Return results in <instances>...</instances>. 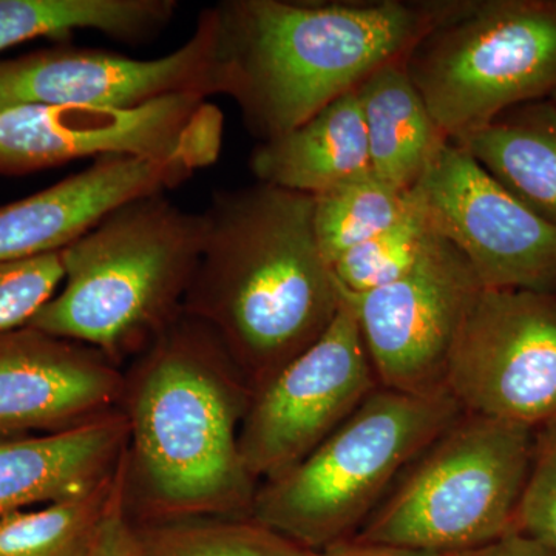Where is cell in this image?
I'll return each mask as SVG.
<instances>
[{
    "label": "cell",
    "mask_w": 556,
    "mask_h": 556,
    "mask_svg": "<svg viewBox=\"0 0 556 556\" xmlns=\"http://www.w3.org/2000/svg\"><path fill=\"white\" fill-rule=\"evenodd\" d=\"M481 289L470 263L441 237L401 280L367 294L342 292L379 386L417 396L448 393L450 357Z\"/></svg>",
    "instance_id": "obj_13"
},
{
    "label": "cell",
    "mask_w": 556,
    "mask_h": 556,
    "mask_svg": "<svg viewBox=\"0 0 556 556\" xmlns=\"http://www.w3.org/2000/svg\"><path fill=\"white\" fill-rule=\"evenodd\" d=\"M249 167L258 182L313 197L371 177L356 90L288 134L258 142Z\"/></svg>",
    "instance_id": "obj_17"
},
{
    "label": "cell",
    "mask_w": 556,
    "mask_h": 556,
    "mask_svg": "<svg viewBox=\"0 0 556 556\" xmlns=\"http://www.w3.org/2000/svg\"><path fill=\"white\" fill-rule=\"evenodd\" d=\"M533 448L530 428L464 412L353 540L460 555L515 532Z\"/></svg>",
    "instance_id": "obj_6"
},
{
    "label": "cell",
    "mask_w": 556,
    "mask_h": 556,
    "mask_svg": "<svg viewBox=\"0 0 556 556\" xmlns=\"http://www.w3.org/2000/svg\"><path fill=\"white\" fill-rule=\"evenodd\" d=\"M126 372L93 348L25 327L0 332V437L60 433L121 408Z\"/></svg>",
    "instance_id": "obj_14"
},
{
    "label": "cell",
    "mask_w": 556,
    "mask_h": 556,
    "mask_svg": "<svg viewBox=\"0 0 556 556\" xmlns=\"http://www.w3.org/2000/svg\"><path fill=\"white\" fill-rule=\"evenodd\" d=\"M212 7L179 49L156 60L51 47L0 61V112L24 105L129 110L172 97L225 94Z\"/></svg>",
    "instance_id": "obj_11"
},
{
    "label": "cell",
    "mask_w": 556,
    "mask_h": 556,
    "mask_svg": "<svg viewBox=\"0 0 556 556\" xmlns=\"http://www.w3.org/2000/svg\"><path fill=\"white\" fill-rule=\"evenodd\" d=\"M463 413L448 393L379 387L305 459L260 482L251 518L314 552L350 540Z\"/></svg>",
    "instance_id": "obj_5"
},
{
    "label": "cell",
    "mask_w": 556,
    "mask_h": 556,
    "mask_svg": "<svg viewBox=\"0 0 556 556\" xmlns=\"http://www.w3.org/2000/svg\"><path fill=\"white\" fill-rule=\"evenodd\" d=\"M439 239L417 204L407 218L342 255L331 266L332 274L343 294H367L408 276Z\"/></svg>",
    "instance_id": "obj_24"
},
{
    "label": "cell",
    "mask_w": 556,
    "mask_h": 556,
    "mask_svg": "<svg viewBox=\"0 0 556 556\" xmlns=\"http://www.w3.org/2000/svg\"><path fill=\"white\" fill-rule=\"evenodd\" d=\"M124 490L126 475L110 501L108 514L89 556H138L137 529L127 514Z\"/></svg>",
    "instance_id": "obj_27"
},
{
    "label": "cell",
    "mask_w": 556,
    "mask_h": 556,
    "mask_svg": "<svg viewBox=\"0 0 556 556\" xmlns=\"http://www.w3.org/2000/svg\"><path fill=\"white\" fill-rule=\"evenodd\" d=\"M552 101H554V104L556 105V97L552 98Z\"/></svg>",
    "instance_id": "obj_30"
},
{
    "label": "cell",
    "mask_w": 556,
    "mask_h": 556,
    "mask_svg": "<svg viewBox=\"0 0 556 556\" xmlns=\"http://www.w3.org/2000/svg\"><path fill=\"white\" fill-rule=\"evenodd\" d=\"M124 475L126 455L89 492L0 518V556H89Z\"/></svg>",
    "instance_id": "obj_21"
},
{
    "label": "cell",
    "mask_w": 556,
    "mask_h": 556,
    "mask_svg": "<svg viewBox=\"0 0 556 556\" xmlns=\"http://www.w3.org/2000/svg\"><path fill=\"white\" fill-rule=\"evenodd\" d=\"M182 313L206 325L251 390L316 343L342 289L318 248L314 197L255 182L218 190Z\"/></svg>",
    "instance_id": "obj_2"
},
{
    "label": "cell",
    "mask_w": 556,
    "mask_h": 556,
    "mask_svg": "<svg viewBox=\"0 0 556 556\" xmlns=\"http://www.w3.org/2000/svg\"><path fill=\"white\" fill-rule=\"evenodd\" d=\"M316 556H457L437 554V552L417 551V548L390 546V544L364 543V541H340L321 548Z\"/></svg>",
    "instance_id": "obj_28"
},
{
    "label": "cell",
    "mask_w": 556,
    "mask_h": 556,
    "mask_svg": "<svg viewBox=\"0 0 556 556\" xmlns=\"http://www.w3.org/2000/svg\"><path fill=\"white\" fill-rule=\"evenodd\" d=\"M252 390L217 336L181 316L126 372L127 514L135 525L251 517L257 481L240 453Z\"/></svg>",
    "instance_id": "obj_1"
},
{
    "label": "cell",
    "mask_w": 556,
    "mask_h": 556,
    "mask_svg": "<svg viewBox=\"0 0 556 556\" xmlns=\"http://www.w3.org/2000/svg\"><path fill=\"white\" fill-rule=\"evenodd\" d=\"M404 65L442 137L463 141L556 97V0H457Z\"/></svg>",
    "instance_id": "obj_7"
},
{
    "label": "cell",
    "mask_w": 556,
    "mask_h": 556,
    "mask_svg": "<svg viewBox=\"0 0 556 556\" xmlns=\"http://www.w3.org/2000/svg\"><path fill=\"white\" fill-rule=\"evenodd\" d=\"M379 387L356 314L343 298L325 334L252 391L240 428L249 475L258 484L294 467Z\"/></svg>",
    "instance_id": "obj_10"
},
{
    "label": "cell",
    "mask_w": 556,
    "mask_h": 556,
    "mask_svg": "<svg viewBox=\"0 0 556 556\" xmlns=\"http://www.w3.org/2000/svg\"><path fill=\"white\" fill-rule=\"evenodd\" d=\"M497 182L556 229V105L533 101L459 141Z\"/></svg>",
    "instance_id": "obj_19"
},
{
    "label": "cell",
    "mask_w": 556,
    "mask_h": 556,
    "mask_svg": "<svg viewBox=\"0 0 556 556\" xmlns=\"http://www.w3.org/2000/svg\"><path fill=\"white\" fill-rule=\"evenodd\" d=\"M204 237L203 212L185 211L166 193L121 204L62 249L64 281L28 327L123 368L181 316Z\"/></svg>",
    "instance_id": "obj_4"
},
{
    "label": "cell",
    "mask_w": 556,
    "mask_h": 556,
    "mask_svg": "<svg viewBox=\"0 0 556 556\" xmlns=\"http://www.w3.org/2000/svg\"><path fill=\"white\" fill-rule=\"evenodd\" d=\"M434 230L485 289L556 292V229L515 199L459 142L445 141L412 189Z\"/></svg>",
    "instance_id": "obj_12"
},
{
    "label": "cell",
    "mask_w": 556,
    "mask_h": 556,
    "mask_svg": "<svg viewBox=\"0 0 556 556\" xmlns=\"http://www.w3.org/2000/svg\"><path fill=\"white\" fill-rule=\"evenodd\" d=\"M195 169L131 155L91 161L50 188L0 206V263L62 251L113 208L139 197L167 193Z\"/></svg>",
    "instance_id": "obj_15"
},
{
    "label": "cell",
    "mask_w": 556,
    "mask_h": 556,
    "mask_svg": "<svg viewBox=\"0 0 556 556\" xmlns=\"http://www.w3.org/2000/svg\"><path fill=\"white\" fill-rule=\"evenodd\" d=\"M416 208L412 190L391 188L372 175L320 193L314 197V229L321 255L332 266Z\"/></svg>",
    "instance_id": "obj_23"
},
{
    "label": "cell",
    "mask_w": 556,
    "mask_h": 556,
    "mask_svg": "<svg viewBox=\"0 0 556 556\" xmlns=\"http://www.w3.org/2000/svg\"><path fill=\"white\" fill-rule=\"evenodd\" d=\"M457 0L288 2L212 7L225 97L260 142L288 134L376 70L405 61Z\"/></svg>",
    "instance_id": "obj_3"
},
{
    "label": "cell",
    "mask_w": 556,
    "mask_h": 556,
    "mask_svg": "<svg viewBox=\"0 0 556 556\" xmlns=\"http://www.w3.org/2000/svg\"><path fill=\"white\" fill-rule=\"evenodd\" d=\"M223 139L225 116L203 97L129 110L24 105L0 112V175L109 155L182 163L199 172L217 163Z\"/></svg>",
    "instance_id": "obj_8"
},
{
    "label": "cell",
    "mask_w": 556,
    "mask_h": 556,
    "mask_svg": "<svg viewBox=\"0 0 556 556\" xmlns=\"http://www.w3.org/2000/svg\"><path fill=\"white\" fill-rule=\"evenodd\" d=\"M515 532L556 554V426L535 433L532 464L515 518Z\"/></svg>",
    "instance_id": "obj_26"
},
{
    "label": "cell",
    "mask_w": 556,
    "mask_h": 556,
    "mask_svg": "<svg viewBox=\"0 0 556 556\" xmlns=\"http://www.w3.org/2000/svg\"><path fill=\"white\" fill-rule=\"evenodd\" d=\"M127 441L121 408L60 433L0 437V518L100 485L123 463Z\"/></svg>",
    "instance_id": "obj_16"
},
{
    "label": "cell",
    "mask_w": 556,
    "mask_h": 556,
    "mask_svg": "<svg viewBox=\"0 0 556 556\" xmlns=\"http://www.w3.org/2000/svg\"><path fill=\"white\" fill-rule=\"evenodd\" d=\"M457 556H556V554L525 533L510 532L484 547Z\"/></svg>",
    "instance_id": "obj_29"
},
{
    "label": "cell",
    "mask_w": 556,
    "mask_h": 556,
    "mask_svg": "<svg viewBox=\"0 0 556 556\" xmlns=\"http://www.w3.org/2000/svg\"><path fill=\"white\" fill-rule=\"evenodd\" d=\"M64 276L62 251L0 263V332L30 324L60 291Z\"/></svg>",
    "instance_id": "obj_25"
},
{
    "label": "cell",
    "mask_w": 556,
    "mask_h": 556,
    "mask_svg": "<svg viewBox=\"0 0 556 556\" xmlns=\"http://www.w3.org/2000/svg\"><path fill=\"white\" fill-rule=\"evenodd\" d=\"M404 62L376 70L358 84L356 97L372 177L391 188L412 190L447 139L431 118Z\"/></svg>",
    "instance_id": "obj_18"
},
{
    "label": "cell",
    "mask_w": 556,
    "mask_h": 556,
    "mask_svg": "<svg viewBox=\"0 0 556 556\" xmlns=\"http://www.w3.org/2000/svg\"><path fill=\"white\" fill-rule=\"evenodd\" d=\"M174 0H0V53L38 38L68 39L93 30L139 42L167 27Z\"/></svg>",
    "instance_id": "obj_20"
},
{
    "label": "cell",
    "mask_w": 556,
    "mask_h": 556,
    "mask_svg": "<svg viewBox=\"0 0 556 556\" xmlns=\"http://www.w3.org/2000/svg\"><path fill=\"white\" fill-rule=\"evenodd\" d=\"M450 396L471 415L556 426V292L482 288L450 357Z\"/></svg>",
    "instance_id": "obj_9"
},
{
    "label": "cell",
    "mask_w": 556,
    "mask_h": 556,
    "mask_svg": "<svg viewBox=\"0 0 556 556\" xmlns=\"http://www.w3.org/2000/svg\"><path fill=\"white\" fill-rule=\"evenodd\" d=\"M138 556H316L251 517H201L135 525Z\"/></svg>",
    "instance_id": "obj_22"
}]
</instances>
